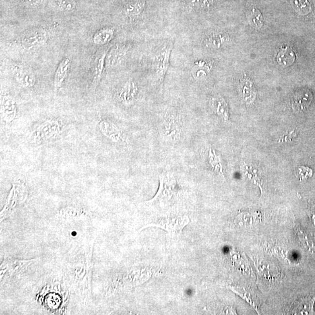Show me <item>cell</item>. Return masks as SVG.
<instances>
[{
  "mask_svg": "<svg viewBox=\"0 0 315 315\" xmlns=\"http://www.w3.org/2000/svg\"><path fill=\"white\" fill-rule=\"evenodd\" d=\"M240 94L246 102L251 103L255 98L256 94L251 81H243L240 86Z\"/></svg>",
  "mask_w": 315,
  "mask_h": 315,
  "instance_id": "cell-20",
  "label": "cell"
},
{
  "mask_svg": "<svg viewBox=\"0 0 315 315\" xmlns=\"http://www.w3.org/2000/svg\"><path fill=\"white\" fill-rule=\"evenodd\" d=\"M179 191L175 177L169 172H163L159 175V188L156 195L147 203L160 207H167L176 199Z\"/></svg>",
  "mask_w": 315,
  "mask_h": 315,
  "instance_id": "cell-1",
  "label": "cell"
},
{
  "mask_svg": "<svg viewBox=\"0 0 315 315\" xmlns=\"http://www.w3.org/2000/svg\"><path fill=\"white\" fill-rule=\"evenodd\" d=\"M128 50L129 47L126 45L111 47L106 57V67L113 68L121 64L125 61Z\"/></svg>",
  "mask_w": 315,
  "mask_h": 315,
  "instance_id": "cell-6",
  "label": "cell"
},
{
  "mask_svg": "<svg viewBox=\"0 0 315 315\" xmlns=\"http://www.w3.org/2000/svg\"><path fill=\"white\" fill-rule=\"evenodd\" d=\"M47 40V33L45 29L36 27L25 32L21 36V44L25 50H34L44 45Z\"/></svg>",
  "mask_w": 315,
  "mask_h": 315,
  "instance_id": "cell-5",
  "label": "cell"
},
{
  "mask_svg": "<svg viewBox=\"0 0 315 315\" xmlns=\"http://www.w3.org/2000/svg\"><path fill=\"white\" fill-rule=\"evenodd\" d=\"M296 174L300 180H303L311 177L313 173H312V170L310 168L300 167L297 169Z\"/></svg>",
  "mask_w": 315,
  "mask_h": 315,
  "instance_id": "cell-27",
  "label": "cell"
},
{
  "mask_svg": "<svg viewBox=\"0 0 315 315\" xmlns=\"http://www.w3.org/2000/svg\"><path fill=\"white\" fill-rule=\"evenodd\" d=\"M312 94L310 92L301 91L297 93L293 98V109L295 111L299 112L306 110L311 104Z\"/></svg>",
  "mask_w": 315,
  "mask_h": 315,
  "instance_id": "cell-13",
  "label": "cell"
},
{
  "mask_svg": "<svg viewBox=\"0 0 315 315\" xmlns=\"http://www.w3.org/2000/svg\"><path fill=\"white\" fill-rule=\"evenodd\" d=\"M291 3L295 11L300 15L305 16L312 11L311 4L308 0H292Z\"/></svg>",
  "mask_w": 315,
  "mask_h": 315,
  "instance_id": "cell-22",
  "label": "cell"
},
{
  "mask_svg": "<svg viewBox=\"0 0 315 315\" xmlns=\"http://www.w3.org/2000/svg\"><path fill=\"white\" fill-rule=\"evenodd\" d=\"M25 6L31 8H35L41 5L44 0H22Z\"/></svg>",
  "mask_w": 315,
  "mask_h": 315,
  "instance_id": "cell-28",
  "label": "cell"
},
{
  "mask_svg": "<svg viewBox=\"0 0 315 315\" xmlns=\"http://www.w3.org/2000/svg\"><path fill=\"white\" fill-rule=\"evenodd\" d=\"M111 47V46L107 48H103L97 53L95 59H94L93 69V85L94 87H96L101 81L103 73H104L106 67V57H107L108 51L110 50Z\"/></svg>",
  "mask_w": 315,
  "mask_h": 315,
  "instance_id": "cell-8",
  "label": "cell"
},
{
  "mask_svg": "<svg viewBox=\"0 0 315 315\" xmlns=\"http://www.w3.org/2000/svg\"><path fill=\"white\" fill-rule=\"evenodd\" d=\"M261 214L259 212H245L237 216L235 220V224L239 226H252L261 220Z\"/></svg>",
  "mask_w": 315,
  "mask_h": 315,
  "instance_id": "cell-14",
  "label": "cell"
},
{
  "mask_svg": "<svg viewBox=\"0 0 315 315\" xmlns=\"http://www.w3.org/2000/svg\"><path fill=\"white\" fill-rule=\"evenodd\" d=\"M139 93V87L133 79L128 80L120 90L118 97L120 101L126 104H130L136 99Z\"/></svg>",
  "mask_w": 315,
  "mask_h": 315,
  "instance_id": "cell-9",
  "label": "cell"
},
{
  "mask_svg": "<svg viewBox=\"0 0 315 315\" xmlns=\"http://www.w3.org/2000/svg\"><path fill=\"white\" fill-rule=\"evenodd\" d=\"M70 65L71 61L68 58L63 59L62 61L60 63L56 71L55 76H54V83L56 88L61 87L63 82L66 78Z\"/></svg>",
  "mask_w": 315,
  "mask_h": 315,
  "instance_id": "cell-15",
  "label": "cell"
},
{
  "mask_svg": "<svg viewBox=\"0 0 315 315\" xmlns=\"http://www.w3.org/2000/svg\"><path fill=\"white\" fill-rule=\"evenodd\" d=\"M244 173L248 178L251 180L252 182L259 186H260L261 185H260L261 173H259L257 168L253 167V166L246 165Z\"/></svg>",
  "mask_w": 315,
  "mask_h": 315,
  "instance_id": "cell-24",
  "label": "cell"
},
{
  "mask_svg": "<svg viewBox=\"0 0 315 315\" xmlns=\"http://www.w3.org/2000/svg\"><path fill=\"white\" fill-rule=\"evenodd\" d=\"M182 131L181 116L174 110H168L163 117L160 125L161 135L170 142H176L180 138Z\"/></svg>",
  "mask_w": 315,
  "mask_h": 315,
  "instance_id": "cell-2",
  "label": "cell"
},
{
  "mask_svg": "<svg viewBox=\"0 0 315 315\" xmlns=\"http://www.w3.org/2000/svg\"><path fill=\"white\" fill-rule=\"evenodd\" d=\"M248 19L252 27L259 29L263 25V16L261 13L256 8H252L249 11Z\"/></svg>",
  "mask_w": 315,
  "mask_h": 315,
  "instance_id": "cell-21",
  "label": "cell"
},
{
  "mask_svg": "<svg viewBox=\"0 0 315 315\" xmlns=\"http://www.w3.org/2000/svg\"><path fill=\"white\" fill-rule=\"evenodd\" d=\"M145 6L144 0H134L128 2L124 8L125 15L130 18L138 16L144 10Z\"/></svg>",
  "mask_w": 315,
  "mask_h": 315,
  "instance_id": "cell-17",
  "label": "cell"
},
{
  "mask_svg": "<svg viewBox=\"0 0 315 315\" xmlns=\"http://www.w3.org/2000/svg\"><path fill=\"white\" fill-rule=\"evenodd\" d=\"M315 300V296L295 300L291 305L290 312L293 314H312Z\"/></svg>",
  "mask_w": 315,
  "mask_h": 315,
  "instance_id": "cell-10",
  "label": "cell"
},
{
  "mask_svg": "<svg viewBox=\"0 0 315 315\" xmlns=\"http://www.w3.org/2000/svg\"><path fill=\"white\" fill-rule=\"evenodd\" d=\"M196 64V67L191 71L193 78L198 80L206 78L208 75V70L207 67H205V63L199 62Z\"/></svg>",
  "mask_w": 315,
  "mask_h": 315,
  "instance_id": "cell-25",
  "label": "cell"
},
{
  "mask_svg": "<svg viewBox=\"0 0 315 315\" xmlns=\"http://www.w3.org/2000/svg\"><path fill=\"white\" fill-rule=\"evenodd\" d=\"M114 36V30L109 27L103 28L94 33L93 41L97 45H105L110 43Z\"/></svg>",
  "mask_w": 315,
  "mask_h": 315,
  "instance_id": "cell-16",
  "label": "cell"
},
{
  "mask_svg": "<svg viewBox=\"0 0 315 315\" xmlns=\"http://www.w3.org/2000/svg\"><path fill=\"white\" fill-rule=\"evenodd\" d=\"M295 59L294 53L288 47L283 48L277 57L278 63L283 67H288L293 64Z\"/></svg>",
  "mask_w": 315,
  "mask_h": 315,
  "instance_id": "cell-18",
  "label": "cell"
},
{
  "mask_svg": "<svg viewBox=\"0 0 315 315\" xmlns=\"http://www.w3.org/2000/svg\"><path fill=\"white\" fill-rule=\"evenodd\" d=\"M57 5L64 12L71 13L75 10L77 5L76 0H56Z\"/></svg>",
  "mask_w": 315,
  "mask_h": 315,
  "instance_id": "cell-26",
  "label": "cell"
},
{
  "mask_svg": "<svg viewBox=\"0 0 315 315\" xmlns=\"http://www.w3.org/2000/svg\"><path fill=\"white\" fill-rule=\"evenodd\" d=\"M214 4V0H187L188 7L194 10L208 9Z\"/></svg>",
  "mask_w": 315,
  "mask_h": 315,
  "instance_id": "cell-23",
  "label": "cell"
},
{
  "mask_svg": "<svg viewBox=\"0 0 315 315\" xmlns=\"http://www.w3.org/2000/svg\"><path fill=\"white\" fill-rule=\"evenodd\" d=\"M210 107L214 113H216L225 122L228 121L229 117H230L229 108L227 102L224 98L220 96L214 97L211 100Z\"/></svg>",
  "mask_w": 315,
  "mask_h": 315,
  "instance_id": "cell-11",
  "label": "cell"
},
{
  "mask_svg": "<svg viewBox=\"0 0 315 315\" xmlns=\"http://www.w3.org/2000/svg\"><path fill=\"white\" fill-rule=\"evenodd\" d=\"M11 70L16 81L25 87H31L35 84V76L30 68L19 64H12Z\"/></svg>",
  "mask_w": 315,
  "mask_h": 315,
  "instance_id": "cell-7",
  "label": "cell"
},
{
  "mask_svg": "<svg viewBox=\"0 0 315 315\" xmlns=\"http://www.w3.org/2000/svg\"><path fill=\"white\" fill-rule=\"evenodd\" d=\"M230 41L228 34L224 32H217L211 34L205 41V47L213 49H219L227 45Z\"/></svg>",
  "mask_w": 315,
  "mask_h": 315,
  "instance_id": "cell-12",
  "label": "cell"
},
{
  "mask_svg": "<svg viewBox=\"0 0 315 315\" xmlns=\"http://www.w3.org/2000/svg\"><path fill=\"white\" fill-rule=\"evenodd\" d=\"M208 163L214 173L223 175V167L220 158L217 156L213 149H210L208 153Z\"/></svg>",
  "mask_w": 315,
  "mask_h": 315,
  "instance_id": "cell-19",
  "label": "cell"
},
{
  "mask_svg": "<svg viewBox=\"0 0 315 315\" xmlns=\"http://www.w3.org/2000/svg\"><path fill=\"white\" fill-rule=\"evenodd\" d=\"M190 219L187 216H167L159 219L157 222L145 226L142 228L149 227L161 228L168 233L176 235L181 233L183 229L190 222Z\"/></svg>",
  "mask_w": 315,
  "mask_h": 315,
  "instance_id": "cell-4",
  "label": "cell"
},
{
  "mask_svg": "<svg viewBox=\"0 0 315 315\" xmlns=\"http://www.w3.org/2000/svg\"><path fill=\"white\" fill-rule=\"evenodd\" d=\"M173 47V42H165L158 50L154 57V75L160 85L162 84L167 73Z\"/></svg>",
  "mask_w": 315,
  "mask_h": 315,
  "instance_id": "cell-3",
  "label": "cell"
}]
</instances>
